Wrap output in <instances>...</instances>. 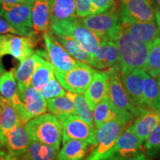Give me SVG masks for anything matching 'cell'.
I'll return each instance as SVG.
<instances>
[{
  "instance_id": "1",
  "label": "cell",
  "mask_w": 160,
  "mask_h": 160,
  "mask_svg": "<svg viewBox=\"0 0 160 160\" xmlns=\"http://www.w3.org/2000/svg\"><path fill=\"white\" fill-rule=\"evenodd\" d=\"M117 46L120 58V68L145 70L150 46L135 39L120 26L111 38Z\"/></svg>"
},
{
  "instance_id": "2",
  "label": "cell",
  "mask_w": 160,
  "mask_h": 160,
  "mask_svg": "<svg viewBox=\"0 0 160 160\" xmlns=\"http://www.w3.org/2000/svg\"><path fill=\"white\" fill-rule=\"evenodd\" d=\"M26 131L32 141L52 146L59 150L62 139V123L57 116L45 113L25 124Z\"/></svg>"
},
{
  "instance_id": "3",
  "label": "cell",
  "mask_w": 160,
  "mask_h": 160,
  "mask_svg": "<svg viewBox=\"0 0 160 160\" xmlns=\"http://www.w3.org/2000/svg\"><path fill=\"white\" fill-rule=\"evenodd\" d=\"M132 119H119L108 122L95 129L97 145L84 160H110L114 157L115 145L126 126Z\"/></svg>"
},
{
  "instance_id": "4",
  "label": "cell",
  "mask_w": 160,
  "mask_h": 160,
  "mask_svg": "<svg viewBox=\"0 0 160 160\" xmlns=\"http://www.w3.org/2000/svg\"><path fill=\"white\" fill-rule=\"evenodd\" d=\"M50 30L54 34L73 38L91 57L97 53L102 41V38L86 28L79 17L59 22H51Z\"/></svg>"
},
{
  "instance_id": "5",
  "label": "cell",
  "mask_w": 160,
  "mask_h": 160,
  "mask_svg": "<svg viewBox=\"0 0 160 160\" xmlns=\"http://www.w3.org/2000/svg\"><path fill=\"white\" fill-rule=\"evenodd\" d=\"M0 17L7 20L20 36L35 39L32 24V6L0 2Z\"/></svg>"
},
{
  "instance_id": "6",
  "label": "cell",
  "mask_w": 160,
  "mask_h": 160,
  "mask_svg": "<svg viewBox=\"0 0 160 160\" xmlns=\"http://www.w3.org/2000/svg\"><path fill=\"white\" fill-rule=\"evenodd\" d=\"M94 72L95 69L90 65L80 62L71 71L65 73L54 71V74L65 91L82 94L91 84Z\"/></svg>"
},
{
  "instance_id": "7",
  "label": "cell",
  "mask_w": 160,
  "mask_h": 160,
  "mask_svg": "<svg viewBox=\"0 0 160 160\" xmlns=\"http://www.w3.org/2000/svg\"><path fill=\"white\" fill-rule=\"evenodd\" d=\"M79 19L86 28L97 33L102 39L108 38L111 39L122 24L113 7L102 13L91 14Z\"/></svg>"
},
{
  "instance_id": "8",
  "label": "cell",
  "mask_w": 160,
  "mask_h": 160,
  "mask_svg": "<svg viewBox=\"0 0 160 160\" xmlns=\"http://www.w3.org/2000/svg\"><path fill=\"white\" fill-rule=\"evenodd\" d=\"M42 37L47 51L46 59L51 63L55 71L65 73L73 69L80 63L66 51L51 30L44 33Z\"/></svg>"
},
{
  "instance_id": "9",
  "label": "cell",
  "mask_w": 160,
  "mask_h": 160,
  "mask_svg": "<svg viewBox=\"0 0 160 160\" xmlns=\"http://www.w3.org/2000/svg\"><path fill=\"white\" fill-rule=\"evenodd\" d=\"M57 117L62 123L63 143L70 139H78L85 141L91 145H97L95 128H91L79 116L60 115Z\"/></svg>"
},
{
  "instance_id": "10",
  "label": "cell",
  "mask_w": 160,
  "mask_h": 160,
  "mask_svg": "<svg viewBox=\"0 0 160 160\" xmlns=\"http://www.w3.org/2000/svg\"><path fill=\"white\" fill-rule=\"evenodd\" d=\"M120 65L114 66L108 69L109 87L108 98L110 102L121 112H131L137 117L139 112L131 103L128 95L124 87L120 73Z\"/></svg>"
},
{
  "instance_id": "11",
  "label": "cell",
  "mask_w": 160,
  "mask_h": 160,
  "mask_svg": "<svg viewBox=\"0 0 160 160\" xmlns=\"http://www.w3.org/2000/svg\"><path fill=\"white\" fill-rule=\"evenodd\" d=\"M36 40L32 38L16 34L0 35V59L11 55L20 62L33 53Z\"/></svg>"
},
{
  "instance_id": "12",
  "label": "cell",
  "mask_w": 160,
  "mask_h": 160,
  "mask_svg": "<svg viewBox=\"0 0 160 160\" xmlns=\"http://www.w3.org/2000/svg\"><path fill=\"white\" fill-rule=\"evenodd\" d=\"M143 72L141 68H120L124 87L139 114L145 110L143 104Z\"/></svg>"
},
{
  "instance_id": "13",
  "label": "cell",
  "mask_w": 160,
  "mask_h": 160,
  "mask_svg": "<svg viewBox=\"0 0 160 160\" xmlns=\"http://www.w3.org/2000/svg\"><path fill=\"white\" fill-rule=\"evenodd\" d=\"M19 94L22 102L19 114L23 124L37 116L46 113L48 110L47 100L43 98L39 91L31 85Z\"/></svg>"
},
{
  "instance_id": "14",
  "label": "cell",
  "mask_w": 160,
  "mask_h": 160,
  "mask_svg": "<svg viewBox=\"0 0 160 160\" xmlns=\"http://www.w3.org/2000/svg\"><path fill=\"white\" fill-rule=\"evenodd\" d=\"M122 22H150L156 19V10L151 0H122Z\"/></svg>"
},
{
  "instance_id": "15",
  "label": "cell",
  "mask_w": 160,
  "mask_h": 160,
  "mask_svg": "<svg viewBox=\"0 0 160 160\" xmlns=\"http://www.w3.org/2000/svg\"><path fill=\"white\" fill-rule=\"evenodd\" d=\"M89 65L98 70L120 65L119 51L115 42L108 38L102 39L99 49L92 57Z\"/></svg>"
},
{
  "instance_id": "16",
  "label": "cell",
  "mask_w": 160,
  "mask_h": 160,
  "mask_svg": "<svg viewBox=\"0 0 160 160\" xmlns=\"http://www.w3.org/2000/svg\"><path fill=\"white\" fill-rule=\"evenodd\" d=\"M109 87V72L95 70L91 84L85 92V98L92 111L103 99L108 98Z\"/></svg>"
},
{
  "instance_id": "17",
  "label": "cell",
  "mask_w": 160,
  "mask_h": 160,
  "mask_svg": "<svg viewBox=\"0 0 160 160\" xmlns=\"http://www.w3.org/2000/svg\"><path fill=\"white\" fill-rule=\"evenodd\" d=\"M4 139L7 151L16 158L21 157L25 153L31 141L24 124L16 125L4 134Z\"/></svg>"
},
{
  "instance_id": "18",
  "label": "cell",
  "mask_w": 160,
  "mask_h": 160,
  "mask_svg": "<svg viewBox=\"0 0 160 160\" xmlns=\"http://www.w3.org/2000/svg\"><path fill=\"white\" fill-rule=\"evenodd\" d=\"M122 26L130 34L142 42L151 46L160 39V31L154 21L122 22Z\"/></svg>"
},
{
  "instance_id": "19",
  "label": "cell",
  "mask_w": 160,
  "mask_h": 160,
  "mask_svg": "<svg viewBox=\"0 0 160 160\" xmlns=\"http://www.w3.org/2000/svg\"><path fill=\"white\" fill-rule=\"evenodd\" d=\"M135 117L131 112H121L110 102L108 98L103 99L93 110V119L95 129L112 120L119 119H133Z\"/></svg>"
},
{
  "instance_id": "20",
  "label": "cell",
  "mask_w": 160,
  "mask_h": 160,
  "mask_svg": "<svg viewBox=\"0 0 160 160\" xmlns=\"http://www.w3.org/2000/svg\"><path fill=\"white\" fill-rule=\"evenodd\" d=\"M51 19L48 0H35L32 5V24L35 39L50 31Z\"/></svg>"
},
{
  "instance_id": "21",
  "label": "cell",
  "mask_w": 160,
  "mask_h": 160,
  "mask_svg": "<svg viewBox=\"0 0 160 160\" xmlns=\"http://www.w3.org/2000/svg\"><path fill=\"white\" fill-rule=\"evenodd\" d=\"M159 122L160 111L145 109L136 117L135 121L130 125L129 128L143 142Z\"/></svg>"
},
{
  "instance_id": "22",
  "label": "cell",
  "mask_w": 160,
  "mask_h": 160,
  "mask_svg": "<svg viewBox=\"0 0 160 160\" xmlns=\"http://www.w3.org/2000/svg\"><path fill=\"white\" fill-rule=\"evenodd\" d=\"M142 143V142L139 138L129 127H128L124 130L117 140L114 157L126 158L137 155L140 153Z\"/></svg>"
},
{
  "instance_id": "23",
  "label": "cell",
  "mask_w": 160,
  "mask_h": 160,
  "mask_svg": "<svg viewBox=\"0 0 160 160\" xmlns=\"http://www.w3.org/2000/svg\"><path fill=\"white\" fill-rule=\"evenodd\" d=\"M143 104L145 109L160 111V86L157 80L144 70Z\"/></svg>"
},
{
  "instance_id": "24",
  "label": "cell",
  "mask_w": 160,
  "mask_h": 160,
  "mask_svg": "<svg viewBox=\"0 0 160 160\" xmlns=\"http://www.w3.org/2000/svg\"><path fill=\"white\" fill-rule=\"evenodd\" d=\"M0 95L4 99L11 102L19 111L21 110L22 102L17 80L15 79L14 71H5L0 78Z\"/></svg>"
},
{
  "instance_id": "25",
  "label": "cell",
  "mask_w": 160,
  "mask_h": 160,
  "mask_svg": "<svg viewBox=\"0 0 160 160\" xmlns=\"http://www.w3.org/2000/svg\"><path fill=\"white\" fill-rule=\"evenodd\" d=\"M38 53L37 51L24 60L18 68L14 71L15 79L17 80L19 93H23L29 86H31L32 77L37 65Z\"/></svg>"
},
{
  "instance_id": "26",
  "label": "cell",
  "mask_w": 160,
  "mask_h": 160,
  "mask_svg": "<svg viewBox=\"0 0 160 160\" xmlns=\"http://www.w3.org/2000/svg\"><path fill=\"white\" fill-rule=\"evenodd\" d=\"M59 150L45 144L31 141L25 153L18 160H58Z\"/></svg>"
},
{
  "instance_id": "27",
  "label": "cell",
  "mask_w": 160,
  "mask_h": 160,
  "mask_svg": "<svg viewBox=\"0 0 160 160\" xmlns=\"http://www.w3.org/2000/svg\"><path fill=\"white\" fill-rule=\"evenodd\" d=\"M0 105V128L3 134H5L16 125L23 124V122L17 108L11 102L2 98Z\"/></svg>"
},
{
  "instance_id": "28",
  "label": "cell",
  "mask_w": 160,
  "mask_h": 160,
  "mask_svg": "<svg viewBox=\"0 0 160 160\" xmlns=\"http://www.w3.org/2000/svg\"><path fill=\"white\" fill-rule=\"evenodd\" d=\"M51 8V22L78 18L74 0H48Z\"/></svg>"
},
{
  "instance_id": "29",
  "label": "cell",
  "mask_w": 160,
  "mask_h": 160,
  "mask_svg": "<svg viewBox=\"0 0 160 160\" xmlns=\"http://www.w3.org/2000/svg\"><path fill=\"white\" fill-rule=\"evenodd\" d=\"M88 143L82 140H68L59 151L58 160H82L88 151Z\"/></svg>"
},
{
  "instance_id": "30",
  "label": "cell",
  "mask_w": 160,
  "mask_h": 160,
  "mask_svg": "<svg viewBox=\"0 0 160 160\" xmlns=\"http://www.w3.org/2000/svg\"><path fill=\"white\" fill-rule=\"evenodd\" d=\"M53 77H55V74L53 65L49 61H46L38 54L37 65L32 77L31 85L40 92Z\"/></svg>"
},
{
  "instance_id": "31",
  "label": "cell",
  "mask_w": 160,
  "mask_h": 160,
  "mask_svg": "<svg viewBox=\"0 0 160 160\" xmlns=\"http://www.w3.org/2000/svg\"><path fill=\"white\" fill-rule=\"evenodd\" d=\"M53 35L57 41L62 45L66 51L73 59L80 62L87 64L88 65H90L92 59L91 55L82 48V46L79 45L77 40L68 36L54 34V33Z\"/></svg>"
},
{
  "instance_id": "32",
  "label": "cell",
  "mask_w": 160,
  "mask_h": 160,
  "mask_svg": "<svg viewBox=\"0 0 160 160\" xmlns=\"http://www.w3.org/2000/svg\"><path fill=\"white\" fill-rule=\"evenodd\" d=\"M48 110L55 116L76 114L74 104L67 95L47 99Z\"/></svg>"
},
{
  "instance_id": "33",
  "label": "cell",
  "mask_w": 160,
  "mask_h": 160,
  "mask_svg": "<svg viewBox=\"0 0 160 160\" xmlns=\"http://www.w3.org/2000/svg\"><path fill=\"white\" fill-rule=\"evenodd\" d=\"M66 95L71 99L74 104L76 114L81 118L83 121L88 124L93 128H95L93 119V111L85 99V96L79 93H73L68 92L66 93Z\"/></svg>"
},
{
  "instance_id": "34",
  "label": "cell",
  "mask_w": 160,
  "mask_h": 160,
  "mask_svg": "<svg viewBox=\"0 0 160 160\" xmlns=\"http://www.w3.org/2000/svg\"><path fill=\"white\" fill-rule=\"evenodd\" d=\"M145 71L153 78L160 73V39L150 46Z\"/></svg>"
},
{
  "instance_id": "35",
  "label": "cell",
  "mask_w": 160,
  "mask_h": 160,
  "mask_svg": "<svg viewBox=\"0 0 160 160\" xmlns=\"http://www.w3.org/2000/svg\"><path fill=\"white\" fill-rule=\"evenodd\" d=\"M40 93L46 100L66 95L65 89L56 77H53L44 86Z\"/></svg>"
},
{
  "instance_id": "36",
  "label": "cell",
  "mask_w": 160,
  "mask_h": 160,
  "mask_svg": "<svg viewBox=\"0 0 160 160\" xmlns=\"http://www.w3.org/2000/svg\"><path fill=\"white\" fill-rule=\"evenodd\" d=\"M145 148L151 157L160 151V122L152 130L145 142Z\"/></svg>"
},
{
  "instance_id": "37",
  "label": "cell",
  "mask_w": 160,
  "mask_h": 160,
  "mask_svg": "<svg viewBox=\"0 0 160 160\" xmlns=\"http://www.w3.org/2000/svg\"><path fill=\"white\" fill-rule=\"evenodd\" d=\"M113 2L114 0H91V14H97L108 11L112 8Z\"/></svg>"
},
{
  "instance_id": "38",
  "label": "cell",
  "mask_w": 160,
  "mask_h": 160,
  "mask_svg": "<svg viewBox=\"0 0 160 160\" xmlns=\"http://www.w3.org/2000/svg\"><path fill=\"white\" fill-rule=\"evenodd\" d=\"M77 17L83 18L91 14V0H74Z\"/></svg>"
},
{
  "instance_id": "39",
  "label": "cell",
  "mask_w": 160,
  "mask_h": 160,
  "mask_svg": "<svg viewBox=\"0 0 160 160\" xmlns=\"http://www.w3.org/2000/svg\"><path fill=\"white\" fill-rule=\"evenodd\" d=\"M11 33V34L19 35V33L5 19L0 17V35Z\"/></svg>"
},
{
  "instance_id": "40",
  "label": "cell",
  "mask_w": 160,
  "mask_h": 160,
  "mask_svg": "<svg viewBox=\"0 0 160 160\" xmlns=\"http://www.w3.org/2000/svg\"><path fill=\"white\" fill-rule=\"evenodd\" d=\"M110 160H150V159L147 157H146V155L145 154V153L140 152V153H138V154L133 156V157H131L122 158V157H114Z\"/></svg>"
},
{
  "instance_id": "41",
  "label": "cell",
  "mask_w": 160,
  "mask_h": 160,
  "mask_svg": "<svg viewBox=\"0 0 160 160\" xmlns=\"http://www.w3.org/2000/svg\"><path fill=\"white\" fill-rule=\"evenodd\" d=\"M35 0H0V2H7L10 4H24L33 5Z\"/></svg>"
},
{
  "instance_id": "42",
  "label": "cell",
  "mask_w": 160,
  "mask_h": 160,
  "mask_svg": "<svg viewBox=\"0 0 160 160\" xmlns=\"http://www.w3.org/2000/svg\"><path fill=\"white\" fill-rule=\"evenodd\" d=\"M0 160H18V158L13 157L2 148H0Z\"/></svg>"
},
{
  "instance_id": "43",
  "label": "cell",
  "mask_w": 160,
  "mask_h": 160,
  "mask_svg": "<svg viewBox=\"0 0 160 160\" xmlns=\"http://www.w3.org/2000/svg\"><path fill=\"white\" fill-rule=\"evenodd\" d=\"M5 139H4V134L0 128V148H5Z\"/></svg>"
},
{
  "instance_id": "44",
  "label": "cell",
  "mask_w": 160,
  "mask_h": 160,
  "mask_svg": "<svg viewBox=\"0 0 160 160\" xmlns=\"http://www.w3.org/2000/svg\"><path fill=\"white\" fill-rule=\"evenodd\" d=\"M156 21L160 31V11L158 9H156Z\"/></svg>"
},
{
  "instance_id": "45",
  "label": "cell",
  "mask_w": 160,
  "mask_h": 160,
  "mask_svg": "<svg viewBox=\"0 0 160 160\" xmlns=\"http://www.w3.org/2000/svg\"><path fill=\"white\" fill-rule=\"evenodd\" d=\"M5 71V68H4V67H3V65H2V62H1V60H0V78H1V77H2V75L3 74V73ZM2 97L1 95H0V102H1V100L2 99Z\"/></svg>"
},
{
  "instance_id": "46",
  "label": "cell",
  "mask_w": 160,
  "mask_h": 160,
  "mask_svg": "<svg viewBox=\"0 0 160 160\" xmlns=\"http://www.w3.org/2000/svg\"><path fill=\"white\" fill-rule=\"evenodd\" d=\"M155 79L157 80L158 83H159V86H160V77H157V78H155Z\"/></svg>"
},
{
  "instance_id": "47",
  "label": "cell",
  "mask_w": 160,
  "mask_h": 160,
  "mask_svg": "<svg viewBox=\"0 0 160 160\" xmlns=\"http://www.w3.org/2000/svg\"><path fill=\"white\" fill-rule=\"evenodd\" d=\"M157 2H158V5H159V8H160V0H157Z\"/></svg>"
},
{
  "instance_id": "48",
  "label": "cell",
  "mask_w": 160,
  "mask_h": 160,
  "mask_svg": "<svg viewBox=\"0 0 160 160\" xmlns=\"http://www.w3.org/2000/svg\"><path fill=\"white\" fill-rule=\"evenodd\" d=\"M0 111H1V105H0Z\"/></svg>"
},
{
  "instance_id": "49",
  "label": "cell",
  "mask_w": 160,
  "mask_h": 160,
  "mask_svg": "<svg viewBox=\"0 0 160 160\" xmlns=\"http://www.w3.org/2000/svg\"><path fill=\"white\" fill-rule=\"evenodd\" d=\"M160 77V73H159V76H158V77Z\"/></svg>"
},
{
  "instance_id": "50",
  "label": "cell",
  "mask_w": 160,
  "mask_h": 160,
  "mask_svg": "<svg viewBox=\"0 0 160 160\" xmlns=\"http://www.w3.org/2000/svg\"><path fill=\"white\" fill-rule=\"evenodd\" d=\"M121 1H122V0H121Z\"/></svg>"
}]
</instances>
